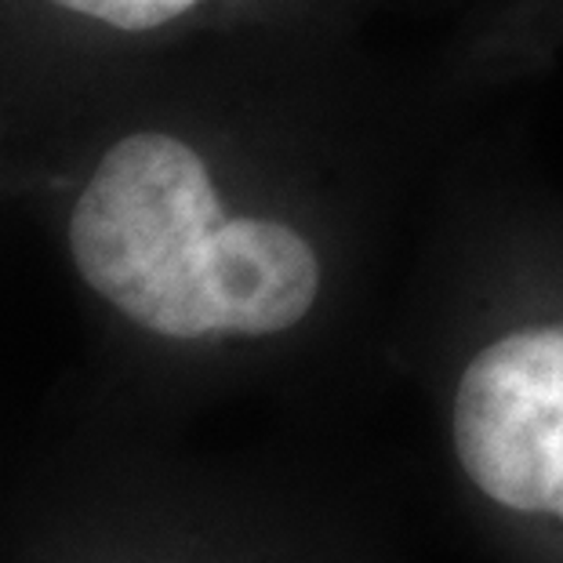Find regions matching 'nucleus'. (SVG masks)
Masks as SVG:
<instances>
[{"instance_id":"obj_1","label":"nucleus","mask_w":563,"mask_h":563,"mask_svg":"<svg viewBox=\"0 0 563 563\" xmlns=\"http://www.w3.org/2000/svg\"><path fill=\"white\" fill-rule=\"evenodd\" d=\"M80 280L178 342L277 334L317 302L320 262L284 222L230 214L189 142L139 131L102 153L66 222Z\"/></svg>"},{"instance_id":"obj_2","label":"nucleus","mask_w":563,"mask_h":563,"mask_svg":"<svg viewBox=\"0 0 563 563\" xmlns=\"http://www.w3.org/2000/svg\"><path fill=\"white\" fill-rule=\"evenodd\" d=\"M454 448L498 506L563 517V331H520L484 350L454 397Z\"/></svg>"},{"instance_id":"obj_3","label":"nucleus","mask_w":563,"mask_h":563,"mask_svg":"<svg viewBox=\"0 0 563 563\" xmlns=\"http://www.w3.org/2000/svg\"><path fill=\"white\" fill-rule=\"evenodd\" d=\"M58 11H69L77 19L102 22L117 30H153L183 19L200 0H44Z\"/></svg>"}]
</instances>
